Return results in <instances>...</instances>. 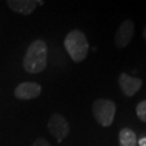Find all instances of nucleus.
I'll return each mask as SVG.
<instances>
[{
  "instance_id": "nucleus-1",
  "label": "nucleus",
  "mask_w": 146,
  "mask_h": 146,
  "mask_svg": "<svg viewBox=\"0 0 146 146\" xmlns=\"http://www.w3.org/2000/svg\"><path fill=\"white\" fill-rule=\"evenodd\" d=\"M48 63L47 43L37 39L33 41L27 48L25 56L23 60V67L29 74H39L44 70Z\"/></svg>"
},
{
  "instance_id": "nucleus-2",
  "label": "nucleus",
  "mask_w": 146,
  "mask_h": 146,
  "mask_svg": "<svg viewBox=\"0 0 146 146\" xmlns=\"http://www.w3.org/2000/svg\"><path fill=\"white\" fill-rule=\"evenodd\" d=\"M64 47L74 62H82L87 58L89 43L87 37L82 31L74 29L64 39Z\"/></svg>"
},
{
  "instance_id": "nucleus-3",
  "label": "nucleus",
  "mask_w": 146,
  "mask_h": 146,
  "mask_svg": "<svg viewBox=\"0 0 146 146\" xmlns=\"http://www.w3.org/2000/svg\"><path fill=\"white\" fill-rule=\"evenodd\" d=\"M92 111L95 120L103 127H110L114 121L116 105L106 99H98L92 105Z\"/></svg>"
},
{
  "instance_id": "nucleus-4",
  "label": "nucleus",
  "mask_w": 146,
  "mask_h": 146,
  "mask_svg": "<svg viewBox=\"0 0 146 146\" xmlns=\"http://www.w3.org/2000/svg\"><path fill=\"white\" fill-rule=\"evenodd\" d=\"M48 129L58 142H62L69 133V125L61 114H53L48 121Z\"/></svg>"
},
{
  "instance_id": "nucleus-5",
  "label": "nucleus",
  "mask_w": 146,
  "mask_h": 146,
  "mask_svg": "<svg viewBox=\"0 0 146 146\" xmlns=\"http://www.w3.org/2000/svg\"><path fill=\"white\" fill-rule=\"evenodd\" d=\"M40 94H41V86L31 81L22 82L14 90V96L19 100L36 99Z\"/></svg>"
},
{
  "instance_id": "nucleus-6",
  "label": "nucleus",
  "mask_w": 146,
  "mask_h": 146,
  "mask_svg": "<svg viewBox=\"0 0 146 146\" xmlns=\"http://www.w3.org/2000/svg\"><path fill=\"white\" fill-rule=\"evenodd\" d=\"M134 34V24L131 20L125 21L116 31L115 44L117 48H125L130 43L131 39Z\"/></svg>"
},
{
  "instance_id": "nucleus-7",
  "label": "nucleus",
  "mask_w": 146,
  "mask_h": 146,
  "mask_svg": "<svg viewBox=\"0 0 146 146\" xmlns=\"http://www.w3.org/2000/svg\"><path fill=\"white\" fill-rule=\"evenodd\" d=\"M142 79L140 78H134L131 77L128 74L122 73L119 77V86L122 92L127 95V96H133L134 94L141 89L142 87Z\"/></svg>"
},
{
  "instance_id": "nucleus-8",
  "label": "nucleus",
  "mask_w": 146,
  "mask_h": 146,
  "mask_svg": "<svg viewBox=\"0 0 146 146\" xmlns=\"http://www.w3.org/2000/svg\"><path fill=\"white\" fill-rule=\"evenodd\" d=\"M7 5L11 10L24 15H28L33 13L38 5L37 1H34V0H9L7 1Z\"/></svg>"
},
{
  "instance_id": "nucleus-9",
  "label": "nucleus",
  "mask_w": 146,
  "mask_h": 146,
  "mask_svg": "<svg viewBox=\"0 0 146 146\" xmlns=\"http://www.w3.org/2000/svg\"><path fill=\"white\" fill-rule=\"evenodd\" d=\"M137 140L134 131L130 128H123L119 132V145L120 146H136Z\"/></svg>"
},
{
  "instance_id": "nucleus-10",
  "label": "nucleus",
  "mask_w": 146,
  "mask_h": 146,
  "mask_svg": "<svg viewBox=\"0 0 146 146\" xmlns=\"http://www.w3.org/2000/svg\"><path fill=\"white\" fill-rule=\"evenodd\" d=\"M136 115L143 122H146V100L142 101L136 106Z\"/></svg>"
},
{
  "instance_id": "nucleus-11",
  "label": "nucleus",
  "mask_w": 146,
  "mask_h": 146,
  "mask_svg": "<svg viewBox=\"0 0 146 146\" xmlns=\"http://www.w3.org/2000/svg\"><path fill=\"white\" fill-rule=\"evenodd\" d=\"M31 146H51V145H50V143H49L47 140H44V139H37L36 141L33 143Z\"/></svg>"
},
{
  "instance_id": "nucleus-12",
  "label": "nucleus",
  "mask_w": 146,
  "mask_h": 146,
  "mask_svg": "<svg viewBox=\"0 0 146 146\" xmlns=\"http://www.w3.org/2000/svg\"><path fill=\"white\" fill-rule=\"evenodd\" d=\"M139 146H146V136L139 140Z\"/></svg>"
},
{
  "instance_id": "nucleus-13",
  "label": "nucleus",
  "mask_w": 146,
  "mask_h": 146,
  "mask_svg": "<svg viewBox=\"0 0 146 146\" xmlns=\"http://www.w3.org/2000/svg\"><path fill=\"white\" fill-rule=\"evenodd\" d=\"M143 36H144V38H145V40H146V25H145V27H144V31H143Z\"/></svg>"
},
{
  "instance_id": "nucleus-14",
  "label": "nucleus",
  "mask_w": 146,
  "mask_h": 146,
  "mask_svg": "<svg viewBox=\"0 0 146 146\" xmlns=\"http://www.w3.org/2000/svg\"><path fill=\"white\" fill-rule=\"evenodd\" d=\"M37 5H43V1H37Z\"/></svg>"
}]
</instances>
